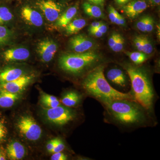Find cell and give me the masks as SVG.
<instances>
[{
	"label": "cell",
	"instance_id": "ee69618b",
	"mask_svg": "<svg viewBox=\"0 0 160 160\" xmlns=\"http://www.w3.org/2000/svg\"><path fill=\"white\" fill-rule=\"evenodd\" d=\"M89 2V3H91V4H93V2H94V0H87Z\"/></svg>",
	"mask_w": 160,
	"mask_h": 160
},
{
	"label": "cell",
	"instance_id": "4316f807",
	"mask_svg": "<svg viewBox=\"0 0 160 160\" xmlns=\"http://www.w3.org/2000/svg\"><path fill=\"white\" fill-rule=\"evenodd\" d=\"M124 45H125V39L119 33L116 43L112 50L115 52H120L124 49Z\"/></svg>",
	"mask_w": 160,
	"mask_h": 160
},
{
	"label": "cell",
	"instance_id": "f546056e",
	"mask_svg": "<svg viewBox=\"0 0 160 160\" xmlns=\"http://www.w3.org/2000/svg\"><path fill=\"white\" fill-rule=\"evenodd\" d=\"M65 148V145L62 141L60 139L56 138V143L55 147L52 153L60 152L64 150Z\"/></svg>",
	"mask_w": 160,
	"mask_h": 160
},
{
	"label": "cell",
	"instance_id": "d6986e66",
	"mask_svg": "<svg viewBox=\"0 0 160 160\" xmlns=\"http://www.w3.org/2000/svg\"><path fill=\"white\" fill-rule=\"evenodd\" d=\"M81 98V95L76 92L69 91L63 96L61 102L64 106L70 108L78 105Z\"/></svg>",
	"mask_w": 160,
	"mask_h": 160
},
{
	"label": "cell",
	"instance_id": "6da1fadb",
	"mask_svg": "<svg viewBox=\"0 0 160 160\" xmlns=\"http://www.w3.org/2000/svg\"><path fill=\"white\" fill-rule=\"evenodd\" d=\"M104 69L105 66L99 65L87 73L82 83L83 89L86 93L102 103L118 99L136 101L131 93L121 92L110 86L104 75Z\"/></svg>",
	"mask_w": 160,
	"mask_h": 160
},
{
	"label": "cell",
	"instance_id": "4fadbf2b",
	"mask_svg": "<svg viewBox=\"0 0 160 160\" xmlns=\"http://www.w3.org/2000/svg\"><path fill=\"white\" fill-rule=\"evenodd\" d=\"M21 15L26 23L36 27H41L43 24L42 16L39 12L29 6H23L21 10Z\"/></svg>",
	"mask_w": 160,
	"mask_h": 160
},
{
	"label": "cell",
	"instance_id": "b9f144b4",
	"mask_svg": "<svg viewBox=\"0 0 160 160\" xmlns=\"http://www.w3.org/2000/svg\"><path fill=\"white\" fill-rule=\"evenodd\" d=\"M105 1V0H94L92 4L98 6H104Z\"/></svg>",
	"mask_w": 160,
	"mask_h": 160
},
{
	"label": "cell",
	"instance_id": "ab89813d",
	"mask_svg": "<svg viewBox=\"0 0 160 160\" xmlns=\"http://www.w3.org/2000/svg\"><path fill=\"white\" fill-rule=\"evenodd\" d=\"M6 150L2 147L0 148V160H6Z\"/></svg>",
	"mask_w": 160,
	"mask_h": 160
},
{
	"label": "cell",
	"instance_id": "836d02e7",
	"mask_svg": "<svg viewBox=\"0 0 160 160\" xmlns=\"http://www.w3.org/2000/svg\"><path fill=\"white\" fill-rule=\"evenodd\" d=\"M154 21L153 19L151 17L149 16L146 27V32H151L154 28Z\"/></svg>",
	"mask_w": 160,
	"mask_h": 160
},
{
	"label": "cell",
	"instance_id": "8fae6325",
	"mask_svg": "<svg viewBox=\"0 0 160 160\" xmlns=\"http://www.w3.org/2000/svg\"><path fill=\"white\" fill-rule=\"evenodd\" d=\"M30 56L29 50L26 48H13L6 49L1 54L2 58L4 62H15L27 60Z\"/></svg>",
	"mask_w": 160,
	"mask_h": 160
},
{
	"label": "cell",
	"instance_id": "52a82bcc",
	"mask_svg": "<svg viewBox=\"0 0 160 160\" xmlns=\"http://www.w3.org/2000/svg\"><path fill=\"white\" fill-rule=\"evenodd\" d=\"M36 5L50 22L56 21L62 11V6L52 0H38Z\"/></svg>",
	"mask_w": 160,
	"mask_h": 160
},
{
	"label": "cell",
	"instance_id": "ac0fdd59",
	"mask_svg": "<svg viewBox=\"0 0 160 160\" xmlns=\"http://www.w3.org/2000/svg\"><path fill=\"white\" fill-rule=\"evenodd\" d=\"M20 98L19 94L0 90V107L10 108Z\"/></svg>",
	"mask_w": 160,
	"mask_h": 160
},
{
	"label": "cell",
	"instance_id": "cb8c5ba5",
	"mask_svg": "<svg viewBox=\"0 0 160 160\" xmlns=\"http://www.w3.org/2000/svg\"><path fill=\"white\" fill-rule=\"evenodd\" d=\"M13 14L8 7L0 6V26H5L13 19Z\"/></svg>",
	"mask_w": 160,
	"mask_h": 160
},
{
	"label": "cell",
	"instance_id": "4dcf8cb0",
	"mask_svg": "<svg viewBox=\"0 0 160 160\" xmlns=\"http://www.w3.org/2000/svg\"><path fill=\"white\" fill-rule=\"evenodd\" d=\"M111 7L112 11L115 14L117 18L115 24L120 25V26H125L126 25V21H125V18L114 9V7H112V6H111Z\"/></svg>",
	"mask_w": 160,
	"mask_h": 160
},
{
	"label": "cell",
	"instance_id": "277c9868",
	"mask_svg": "<svg viewBox=\"0 0 160 160\" xmlns=\"http://www.w3.org/2000/svg\"><path fill=\"white\" fill-rule=\"evenodd\" d=\"M100 59L99 55L94 51L66 53L60 57L59 66L60 69L67 73L79 74L89 69H93Z\"/></svg>",
	"mask_w": 160,
	"mask_h": 160
},
{
	"label": "cell",
	"instance_id": "74e56055",
	"mask_svg": "<svg viewBox=\"0 0 160 160\" xmlns=\"http://www.w3.org/2000/svg\"><path fill=\"white\" fill-rule=\"evenodd\" d=\"M103 22L101 21L100 22H94L92 23L89 26V30H92V29H96L98 27H99L101 25L103 24Z\"/></svg>",
	"mask_w": 160,
	"mask_h": 160
},
{
	"label": "cell",
	"instance_id": "5b68a950",
	"mask_svg": "<svg viewBox=\"0 0 160 160\" xmlns=\"http://www.w3.org/2000/svg\"><path fill=\"white\" fill-rule=\"evenodd\" d=\"M43 109V113L46 119L56 126H65L76 117L75 112L65 106L60 105L54 108Z\"/></svg>",
	"mask_w": 160,
	"mask_h": 160
},
{
	"label": "cell",
	"instance_id": "ba28073f",
	"mask_svg": "<svg viewBox=\"0 0 160 160\" xmlns=\"http://www.w3.org/2000/svg\"><path fill=\"white\" fill-rule=\"evenodd\" d=\"M58 48L55 42L50 39L46 38L38 43L37 51L43 62H49L54 57Z\"/></svg>",
	"mask_w": 160,
	"mask_h": 160
},
{
	"label": "cell",
	"instance_id": "8d00e7d4",
	"mask_svg": "<svg viewBox=\"0 0 160 160\" xmlns=\"http://www.w3.org/2000/svg\"><path fill=\"white\" fill-rule=\"evenodd\" d=\"M92 30H98V31L100 32L103 33V34H104L106 33V32L107 31V26L105 24L103 23L102 25H101L99 27H98L96 29H92Z\"/></svg>",
	"mask_w": 160,
	"mask_h": 160
},
{
	"label": "cell",
	"instance_id": "44dd1931",
	"mask_svg": "<svg viewBox=\"0 0 160 160\" xmlns=\"http://www.w3.org/2000/svg\"><path fill=\"white\" fill-rule=\"evenodd\" d=\"M83 10L86 14L94 18H102L104 16L102 11L98 6L86 2L82 5Z\"/></svg>",
	"mask_w": 160,
	"mask_h": 160
},
{
	"label": "cell",
	"instance_id": "8992f818",
	"mask_svg": "<svg viewBox=\"0 0 160 160\" xmlns=\"http://www.w3.org/2000/svg\"><path fill=\"white\" fill-rule=\"evenodd\" d=\"M16 127L20 133L29 141H37L42 136L41 127L30 116L20 117L17 122Z\"/></svg>",
	"mask_w": 160,
	"mask_h": 160
},
{
	"label": "cell",
	"instance_id": "484cf974",
	"mask_svg": "<svg viewBox=\"0 0 160 160\" xmlns=\"http://www.w3.org/2000/svg\"><path fill=\"white\" fill-rule=\"evenodd\" d=\"M139 38L142 47L143 52L146 54L151 53L153 51V46L151 42L146 37L139 36Z\"/></svg>",
	"mask_w": 160,
	"mask_h": 160
},
{
	"label": "cell",
	"instance_id": "5bb4252c",
	"mask_svg": "<svg viewBox=\"0 0 160 160\" xmlns=\"http://www.w3.org/2000/svg\"><path fill=\"white\" fill-rule=\"evenodd\" d=\"M6 151L7 157L12 160L22 159L26 155L25 147L16 141H13L7 145Z\"/></svg>",
	"mask_w": 160,
	"mask_h": 160
},
{
	"label": "cell",
	"instance_id": "603a6c76",
	"mask_svg": "<svg viewBox=\"0 0 160 160\" xmlns=\"http://www.w3.org/2000/svg\"><path fill=\"white\" fill-rule=\"evenodd\" d=\"M12 37V31L5 26H0V49L9 44Z\"/></svg>",
	"mask_w": 160,
	"mask_h": 160
},
{
	"label": "cell",
	"instance_id": "7c38bea8",
	"mask_svg": "<svg viewBox=\"0 0 160 160\" xmlns=\"http://www.w3.org/2000/svg\"><path fill=\"white\" fill-rule=\"evenodd\" d=\"M147 3L145 0H132L122 6L125 14L130 18H135L147 9Z\"/></svg>",
	"mask_w": 160,
	"mask_h": 160
},
{
	"label": "cell",
	"instance_id": "d590c367",
	"mask_svg": "<svg viewBox=\"0 0 160 160\" xmlns=\"http://www.w3.org/2000/svg\"><path fill=\"white\" fill-rule=\"evenodd\" d=\"M111 6H109V19L112 23L115 24L117 18L115 14L112 11V9Z\"/></svg>",
	"mask_w": 160,
	"mask_h": 160
},
{
	"label": "cell",
	"instance_id": "d6a6232c",
	"mask_svg": "<svg viewBox=\"0 0 160 160\" xmlns=\"http://www.w3.org/2000/svg\"><path fill=\"white\" fill-rule=\"evenodd\" d=\"M51 157L52 160H66L67 159V156L64 153L60 152L53 153Z\"/></svg>",
	"mask_w": 160,
	"mask_h": 160
},
{
	"label": "cell",
	"instance_id": "d4e9b609",
	"mask_svg": "<svg viewBox=\"0 0 160 160\" xmlns=\"http://www.w3.org/2000/svg\"><path fill=\"white\" fill-rule=\"evenodd\" d=\"M130 60L136 65H140L145 62L147 59V56L144 52H128L126 53Z\"/></svg>",
	"mask_w": 160,
	"mask_h": 160
},
{
	"label": "cell",
	"instance_id": "f6af8a7d",
	"mask_svg": "<svg viewBox=\"0 0 160 160\" xmlns=\"http://www.w3.org/2000/svg\"><path fill=\"white\" fill-rule=\"evenodd\" d=\"M0 2H1V0H0Z\"/></svg>",
	"mask_w": 160,
	"mask_h": 160
},
{
	"label": "cell",
	"instance_id": "9c48e42d",
	"mask_svg": "<svg viewBox=\"0 0 160 160\" xmlns=\"http://www.w3.org/2000/svg\"><path fill=\"white\" fill-rule=\"evenodd\" d=\"M32 78V75H24L18 79L12 82L0 83V90L20 94L30 84Z\"/></svg>",
	"mask_w": 160,
	"mask_h": 160
},
{
	"label": "cell",
	"instance_id": "f1b7e54d",
	"mask_svg": "<svg viewBox=\"0 0 160 160\" xmlns=\"http://www.w3.org/2000/svg\"><path fill=\"white\" fill-rule=\"evenodd\" d=\"M8 134V129L4 123L0 121V144L6 139Z\"/></svg>",
	"mask_w": 160,
	"mask_h": 160
},
{
	"label": "cell",
	"instance_id": "1f68e13d",
	"mask_svg": "<svg viewBox=\"0 0 160 160\" xmlns=\"http://www.w3.org/2000/svg\"><path fill=\"white\" fill-rule=\"evenodd\" d=\"M118 35L119 33L114 32L111 34L110 38H109V40H108V45L111 49L114 47L116 43Z\"/></svg>",
	"mask_w": 160,
	"mask_h": 160
},
{
	"label": "cell",
	"instance_id": "3957f363",
	"mask_svg": "<svg viewBox=\"0 0 160 160\" xmlns=\"http://www.w3.org/2000/svg\"><path fill=\"white\" fill-rule=\"evenodd\" d=\"M126 70L131 81L135 100L143 108L151 109L154 92L148 75L143 69L134 66H127Z\"/></svg>",
	"mask_w": 160,
	"mask_h": 160
},
{
	"label": "cell",
	"instance_id": "e575fe53",
	"mask_svg": "<svg viewBox=\"0 0 160 160\" xmlns=\"http://www.w3.org/2000/svg\"><path fill=\"white\" fill-rule=\"evenodd\" d=\"M56 143V138L50 140L46 145V149L49 152H52Z\"/></svg>",
	"mask_w": 160,
	"mask_h": 160
},
{
	"label": "cell",
	"instance_id": "7bdbcfd3",
	"mask_svg": "<svg viewBox=\"0 0 160 160\" xmlns=\"http://www.w3.org/2000/svg\"><path fill=\"white\" fill-rule=\"evenodd\" d=\"M148 2L152 6H159L160 0H147Z\"/></svg>",
	"mask_w": 160,
	"mask_h": 160
},
{
	"label": "cell",
	"instance_id": "9a60e30c",
	"mask_svg": "<svg viewBox=\"0 0 160 160\" xmlns=\"http://www.w3.org/2000/svg\"><path fill=\"white\" fill-rule=\"evenodd\" d=\"M24 72L20 68L7 67L0 71V83L12 82L22 76Z\"/></svg>",
	"mask_w": 160,
	"mask_h": 160
},
{
	"label": "cell",
	"instance_id": "f35d334b",
	"mask_svg": "<svg viewBox=\"0 0 160 160\" xmlns=\"http://www.w3.org/2000/svg\"><path fill=\"white\" fill-rule=\"evenodd\" d=\"M89 34L96 38H101L103 35V33L97 30H89Z\"/></svg>",
	"mask_w": 160,
	"mask_h": 160
},
{
	"label": "cell",
	"instance_id": "30bf717a",
	"mask_svg": "<svg viewBox=\"0 0 160 160\" xmlns=\"http://www.w3.org/2000/svg\"><path fill=\"white\" fill-rule=\"evenodd\" d=\"M69 45L70 49L77 53L89 51L93 48L94 42L83 34H79L71 38Z\"/></svg>",
	"mask_w": 160,
	"mask_h": 160
},
{
	"label": "cell",
	"instance_id": "83f0119b",
	"mask_svg": "<svg viewBox=\"0 0 160 160\" xmlns=\"http://www.w3.org/2000/svg\"><path fill=\"white\" fill-rule=\"evenodd\" d=\"M149 16L143 17L137 22L136 26L138 29L142 32H146V27L148 22Z\"/></svg>",
	"mask_w": 160,
	"mask_h": 160
},
{
	"label": "cell",
	"instance_id": "ffe728a7",
	"mask_svg": "<svg viewBox=\"0 0 160 160\" xmlns=\"http://www.w3.org/2000/svg\"><path fill=\"white\" fill-rule=\"evenodd\" d=\"M86 20L82 18H78L71 21L65 27L66 33L72 35L78 33L86 26Z\"/></svg>",
	"mask_w": 160,
	"mask_h": 160
},
{
	"label": "cell",
	"instance_id": "60d3db41",
	"mask_svg": "<svg viewBox=\"0 0 160 160\" xmlns=\"http://www.w3.org/2000/svg\"><path fill=\"white\" fill-rule=\"evenodd\" d=\"M131 1L132 0H115L116 2L118 5L121 6L126 5V4Z\"/></svg>",
	"mask_w": 160,
	"mask_h": 160
},
{
	"label": "cell",
	"instance_id": "7a4b0ae2",
	"mask_svg": "<svg viewBox=\"0 0 160 160\" xmlns=\"http://www.w3.org/2000/svg\"><path fill=\"white\" fill-rule=\"evenodd\" d=\"M112 117L120 124L134 126L144 122L146 114L142 106L136 101L118 99L102 102Z\"/></svg>",
	"mask_w": 160,
	"mask_h": 160
},
{
	"label": "cell",
	"instance_id": "7402d4cb",
	"mask_svg": "<svg viewBox=\"0 0 160 160\" xmlns=\"http://www.w3.org/2000/svg\"><path fill=\"white\" fill-rule=\"evenodd\" d=\"M40 102L46 108H54L61 105L59 101L56 97L44 92L41 94Z\"/></svg>",
	"mask_w": 160,
	"mask_h": 160
},
{
	"label": "cell",
	"instance_id": "2e32d148",
	"mask_svg": "<svg viewBox=\"0 0 160 160\" xmlns=\"http://www.w3.org/2000/svg\"><path fill=\"white\" fill-rule=\"evenodd\" d=\"M78 6L76 4L74 6L68 8L65 12L60 16L56 20V25L59 27H65L71 22L78 12Z\"/></svg>",
	"mask_w": 160,
	"mask_h": 160
},
{
	"label": "cell",
	"instance_id": "e0dca14e",
	"mask_svg": "<svg viewBox=\"0 0 160 160\" xmlns=\"http://www.w3.org/2000/svg\"><path fill=\"white\" fill-rule=\"evenodd\" d=\"M107 77L112 82L118 86L125 87L127 84L126 75L122 70L119 69H112L107 72Z\"/></svg>",
	"mask_w": 160,
	"mask_h": 160
}]
</instances>
